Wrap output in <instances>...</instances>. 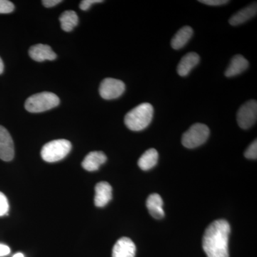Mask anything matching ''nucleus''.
I'll list each match as a JSON object with an SVG mask.
<instances>
[{"mask_svg":"<svg viewBox=\"0 0 257 257\" xmlns=\"http://www.w3.org/2000/svg\"><path fill=\"white\" fill-rule=\"evenodd\" d=\"M230 232V225L225 219H218L208 226L202 239L203 249L207 257H229Z\"/></svg>","mask_w":257,"mask_h":257,"instance_id":"obj_1","label":"nucleus"},{"mask_svg":"<svg viewBox=\"0 0 257 257\" xmlns=\"http://www.w3.org/2000/svg\"><path fill=\"white\" fill-rule=\"evenodd\" d=\"M153 114L152 104L143 103L128 111L124 117L125 124L132 131H142L150 124Z\"/></svg>","mask_w":257,"mask_h":257,"instance_id":"obj_2","label":"nucleus"},{"mask_svg":"<svg viewBox=\"0 0 257 257\" xmlns=\"http://www.w3.org/2000/svg\"><path fill=\"white\" fill-rule=\"evenodd\" d=\"M60 101V98L54 93H38L27 99L25 109L32 113L43 112L58 106Z\"/></svg>","mask_w":257,"mask_h":257,"instance_id":"obj_3","label":"nucleus"},{"mask_svg":"<svg viewBox=\"0 0 257 257\" xmlns=\"http://www.w3.org/2000/svg\"><path fill=\"white\" fill-rule=\"evenodd\" d=\"M72 150V144L67 140H56L42 147V158L45 162H57L63 160Z\"/></svg>","mask_w":257,"mask_h":257,"instance_id":"obj_4","label":"nucleus"},{"mask_svg":"<svg viewBox=\"0 0 257 257\" xmlns=\"http://www.w3.org/2000/svg\"><path fill=\"white\" fill-rule=\"evenodd\" d=\"M209 128L207 125L196 123L184 134L182 143L184 147L194 149L207 142L209 137Z\"/></svg>","mask_w":257,"mask_h":257,"instance_id":"obj_5","label":"nucleus"},{"mask_svg":"<svg viewBox=\"0 0 257 257\" xmlns=\"http://www.w3.org/2000/svg\"><path fill=\"white\" fill-rule=\"evenodd\" d=\"M238 124L243 130L251 128L257 119V102L249 100L241 106L236 115Z\"/></svg>","mask_w":257,"mask_h":257,"instance_id":"obj_6","label":"nucleus"},{"mask_svg":"<svg viewBox=\"0 0 257 257\" xmlns=\"http://www.w3.org/2000/svg\"><path fill=\"white\" fill-rule=\"evenodd\" d=\"M125 91V84L122 81L113 78L104 79L99 86V94L106 100L116 99L122 95Z\"/></svg>","mask_w":257,"mask_h":257,"instance_id":"obj_7","label":"nucleus"},{"mask_svg":"<svg viewBox=\"0 0 257 257\" xmlns=\"http://www.w3.org/2000/svg\"><path fill=\"white\" fill-rule=\"evenodd\" d=\"M15 157L14 143L11 135L0 125V159L5 162L13 160Z\"/></svg>","mask_w":257,"mask_h":257,"instance_id":"obj_8","label":"nucleus"},{"mask_svg":"<svg viewBox=\"0 0 257 257\" xmlns=\"http://www.w3.org/2000/svg\"><path fill=\"white\" fill-rule=\"evenodd\" d=\"M136 246L130 238H120L112 249V257H135Z\"/></svg>","mask_w":257,"mask_h":257,"instance_id":"obj_9","label":"nucleus"},{"mask_svg":"<svg viewBox=\"0 0 257 257\" xmlns=\"http://www.w3.org/2000/svg\"><path fill=\"white\" fill-rule=\"evenodd\" d=\"M112 199V187L106 182H101L95 186L94 204L97 207H105Z\"/></svg>","mask_w":257,"mask_h":257,"instance_id":"obj_10","label":"nucleus"},{"mask_svg":"<svg viewBox=\"0 0 257 257\" xmlns=\"http://www.w3.org/2000/svg\"><path fill=\"white\" fill-rule=\"evenodd\" d=\"M29 55L32 60L37 62H44L45 60H55L57 55L49 45L38 44L30 47Z\"/></svg>","mask_w":257,"mask_h":257,"instance_id":"obj_11","label":"nucleus"},{"mask_svg":"<svg viewBox=\"0 0 257 257\" xmlns=\"http://www.w3.org/2000/svg\"><path fill=\"white\" fill-rule=\"evenodd\" d=\"M106 160L105 154L102 152H91L83 160L82 167L88 172H94L99 170V167L105 163Z\"/></svg>","mask_w":257,"mask_h":257,"instance_id":"obj_12","label":"nucleus"},{"mask_svg":"<svg viewBox=\"0 0 257 257\" xmlns=\"http://www.w3.org/2000/svg\"><path fill=\"white\" fill-rule=\"evenodd\" d=\"M200 57L195 52H189L182 57L177 67V72L181 77H186L199 64Z\"/></svg>","mask_w":257,"mask_h":257,"instance_id":"obj_13","label":"nucleus"},{"mask_svg":"<svg viewBox=\"0 0 257 257\" xmlns=\"http://www.w3.org/2000/svg\"><path fill=\"white\" fill-rule=\"evenodd\" d=\"M257 13L256 3H253L249 6L239 10L238 13L233 15L229 19V23L232 26H237L241 24L246 23L250 19L256 16Z\"/></svg>","mask_w":257,"mask_h":257,"instance_id":"obj_14","label":"nucleus"},{"mask_svg":"<svg viewBox=\"0 0 257 257\" xmlns=\"http://www.w3.org/2000/svg\"><path fill=\"white\" fill-rule=\"evenodd\" d=\"M163 201L158 194H152L147 198L146 205L149 212L155 219H161L165 216Z\"/></svg>","mask_w":257,"mask_h":257,"instance_id":"obj_15","label":"nucleus"},{"mask_svg":"<svg viewBox=\"0 0 257 257\" xmlns=\"http://www.w3.org/2000/svg\"><path fill=\"white\" fill-rule=\"evenodd\" d=\"M248 67V62L242 55H235L225 72V76L232 77L244 72Z\"/></svg>","mask_w":257,"mask_h":257,"instance_id":"obj_16","label":"nucleus"},{"mask_svg":"<svg viewBox=\"0 0 257 257\" xmlns=\"http://www.w3.org/2000/svg\"><path fill=\"white\" fill-rule=\"evenodd\" d=\"M193 30L189 26H184L177 32L172 38L171 45L175 50H180L187 45V42L192 38Z\"/></svg>","mask_w":257,"mask_h":257,"instance_id":"obj_17","label":"nucleus"},{"mask_svg":"<svg viewBox=\"0 0 257 257\" xmlns=\"http://www.w3.org/2000/svg\"><path fill=\"white\" fill-rule=\"evenodd\" d=\"M159 154L155 149H150L142 155L138 161V166L141 170H152L158 162Z\"/></svg>","mask_w":257,"mask_h":257,"instance_id":"obj_18","label":"nucleus"},{"mask_svg":"<svg viewBox=\"0 0 257 257\" xmlns=\"http://www.w3.org/2000/svg\"><path fill=\"white\" fill-rule=\"evenodd\" d=\"M61 28L65 32H71L77 25L79 18L77 13L72 10L65 11L60 18Z\"/></svg>","mask_w":257,"mask_h":257,"instance_id":"obj_19","label":"nucleus"},{"mask_svg":"<svg viewBox=\"0 0 257 257\" xmlns=\"http://www.w3.org/2000/svg\"><path fill=\"white\" fill-rule=\"evenodd\" d=\"M244 156L248 160H256L257 157V142L255 140L244 152Z\"/></svg>","mask_w":257,"mask_h":257,"instance_id":"obj_20","label":"nucleus"},{"mask_svg":"<svg viewBox=\"0 0 257 257\" xmlns=\"http://www.w3.org/2000/svg\"><path fill=\"white\" fill-rule=\"evenodd\" d=\"M9 209L10 206L8 198L3 192H0V216L8 214Z\"/></svg>","mask_w":257,"mask_h":257,"instance_id":"obj_21","label":"nucleus"},{"mask_svg":"<svg viewBox=\"0 0 257 257\" xmlns=\"http://www.w3.org/2000/svg\"><path fill=\"white\" fill-rule=\"evenodd\" d=\"M14 10L13 3L8 0H0V14H8L13 13Z\"/></svg>","mask_w":257,"mask_h":257,"instance_id":"obj_22","label":"nucleus"},{"mask_svg":"<svg viewBox=\"0 0 257 257\" xmlns=\"http://www.w3.org/2000/svg\"><path fill=\"white\" fill-rule=\"evenodd\" d=\"M101 3H103L102 0H83L79 5V8L84 11H87L92 5Z\"/></svg>","mask_w":257,"mask_h":257,"instance_id":"obj_23","label":"nucleus"},{"mask_svg":"<svg viewBox=\"0 0 257 257\" xmlns=\"http://www.w3.org/2000/svg\"><path fill=\"white\" fill-rule=\"evenodd\" d=\"M199 2L210 6H220L229 3V1H226V0H200Z\"/></svg>","mask_w":257,"mask_h":257,"instance_id":"obj_24","label":"nucleus"},{"mask_svg":"<svg viewBox=\"0 0 257 257\" xmlns=\"http://www.w3.org/2000/svg\"><path fill=\"white\" fill-rule=\"evenodd\" d=\"M10 248L8 245L0 243V257L8 256L10 253Z\"/></svg>","mask_w":257,"mask_h":257,"instance_id":"obj_25","label":"nucleus"},{"mask_svg":"<svg viewBox=\"0 0 257 257\" xmlns=\"http://www.w3.org/2000/svg\"><path fill=\"white\" fill-rule=\"evenodd\" d=\"M61 3H62L61 0H44V1H42V4L45 8H52V7L60 4Z\"/></svg>","mask_w":257,"mask_h":257,"instance_id":"obj_26","label":"nucleus"},{"mask_svg":"<svg viewBox=\"0 0 257 257\" xmlns=\"http://www.w3.org/2000/svg\"><path fill=\"white\" fill-rule=\"evenodd\" d=\"M3 71H4V63L0 58V74H3Z\"/></svg>","mask_w":257,"mask_h":257,"instance_id":"obj_27","label":"nucleus"},{"mask_svg":"<svg viewBox=\"0 0 257 257\" xmlns=\"http://www.w3.org/2000/svg\"><path fill=\"white\" fill-rule=\"evenodd\" d=\"M13 257H25V255H24L23 253L19 252L15 253L14 256H13Z\"/></svg>","mask_w":257,"mask_h":257,"instance_id":"obj_28","label":"nucleus"}]
</instances>
